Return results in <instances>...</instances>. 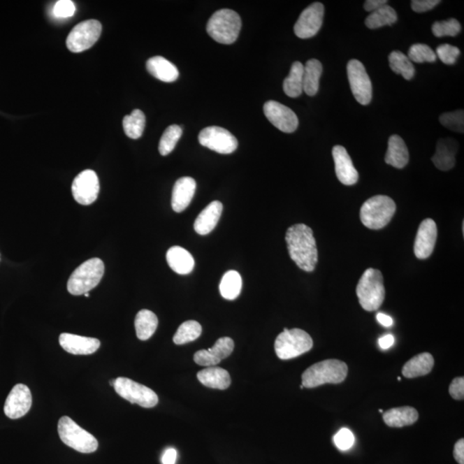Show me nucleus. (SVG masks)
<instances>
[{"label": "nucleus", "mask_w": 464, "mask_h": 464, "mask_svg": "<svg viewBox=\"0 0 464 464\" xmlns=\"http://www.w3.org/2000/svg\"><path fill=\"white\" fill-rule=\"evenodd\" d=\"M242 290V278L239 273L231 270L224 275L220 282L219 291L224 298L234 300L240 295Z\"/></svg>", "instance_id": "473e14b6"}, {"label": "nucleus", "mask_w": 464, "mask_h": 464, "mask_svg": "<svg viewBox=\"0 0 464 464\" xmlns=\"http://www.w3.org/2000/svg\"><path fill=\"white\" fill-rule=\"evenodd\" d=\"M197 379L205 387L226 390L230 387L231 379L229 372L217 366H210L197 373Z\"/></svg>", "instance_id": "a878e982"}, {"label": "nucleus", "mask_w": 464, "mask_h": 464, "mask_svg": "<svg viewBox=\"0 0 464 464\" xmlns=\"http://www.w3.org/2000/svg\"><path fill=\"white\" fill-rule=\"evenodd\" d=\"M110 385H111L112 387H114V386H115V379H112V380H110Z\"/></svg>", "instance_id": "864d4df0"}, {"label": "nucleus", "mask_w": 464, "mask_h": 464, "mask_svg": "<svg viewBox=\"0 0 464 464\" xmlns=\"http://www.w3.org/2000/svg\"><path fill=\"white\" fill-rule=\"evenodd\" d=\"M123 129L127 137L137 140L143 134L145 126V116L140 110H134L123 119Z\"/></svg>", "instance_id": "f704fd0d"}, {"label": "nucleus", "mask_w": 464, "mask_h": 464, "mask_svg": "<svg viewBox=\"0 0 464 464\" xmlns=\"http://www.w3.org/2000/svg\"><path fill=\"white\" fill-rule=\"evenodd\" d=\"M323 73V65L316 59H310L304 66V76H303V86L307 95L313 96L317 95L319 89V82Z\"/></svg>", "instance_id": "c756f323"}, {"label": "nucleus", "mask_w": 464, "mask_h": 464, "mask_svg": "<svg viewBox=\"0 0 464 464\" xmlns=\"http://www.w3.org/2000/svg\"><path fill=\"white\" fill-rule=\"evenodd\" d=\"M75 10L74 3L70 0H59L54 7V15L59 18H67L73 17Z\"/></svg>", "instance_id": "c03bdc74"}, {"label": "nucleus", "mask_w": 464, "mask_h": 464, "mask_svg": "<svg viewBox=\"0 0 464 464\" xmlns=\"http://www.w3.org/2000/svg\"><path fill=\"white\" fill-rule=\"evenodd\" d=\"M147 68L150 74L160 81L171 83L177 80L179 71L177 66L161 56H155L149 59Z\"/></svg>", "instance_id": "393cba45"}, {"label": "nucleus", "mask_w": 464, "mask_h": 464, "mask_svg": "<svg viewBox=\"0 0 464 464\" xmlns=\"http://www.w3.org/2000/svg\"><path fill=\"white\" fill-rule=\"evenodd\" d=\"M332 155L335 161V173L339 181L347 186L357 183L358 173L346 148L342 145H335L332 150Z\"/></svg>", "instance_id": "6ab92c4d"}, {"label": "nucleus", "mask_w": 464, "mask_h": 464, "mask_svg": "<svg viewBox=\"0 0 464 464\" xmlns=\"http://www.w3.org/2000/svg\"><path fill=\"white\" fill-rule=\"evenodd\" d=\"M348 368L345 362L339 359H326L316 363L302 375V385L312 389L325 384H340L345 381Z\"/></svg>", "instance_id": "f03ea898"}, {"label": "nucleus", "mask_w": 464, "mask_h": 464, "mask_svg": "<svg viewBox=\"0 0 464 464\" xmlns=\"http://www.w3.org/2000/svg\"><path fill=\"white\" fill-rule=\"evenodd\" d=\"M304 388H305V387L303 386V385H300V389H301V390H303V389H304Z\"/></svg>", "instance_id": "13d9d810"}, {"label": "nucleus", "mask_w": 464, "mask_h": 464, "mask_svg": "<svg viewBox=\"0 0 464 464\" xmlns=\"http://www.w3.org/2000/svg\"><path fill=\"white\" fill-rule=\"evenodd\" d=\"M435 54L445 65H454L461 52L458 47L451 46L450 44H442L437 48Z\"/></svg>", "instance_id": "79ce46f5"}, {"label": "nucleus", "mask_w": 464, "mask_h": 464, "mask_svg": "<svg viewBox=\"0 0 464 464\" xmlns=\"http://www.w3.org/2000/svg\"><path fill=\"white\" fill-rule=\"evenodd\" d=\"M454 456L459 464H464V440L461 439L456 443Z\"/></svg>", "instance_id": "de8ad7c7"}, {"label": "nucleus", "mask_w": 464, "mask_h": 464, "mask_svg": "<svg viewBox=\"0 0 464 464\" xmlns=\"http://www.w3.org/2000/svg\"><path fill=\"white\" fill-rule=\"evenodd\" d=\"M324 6L315 2L303 10L294 25L295 35L301 39L312 38L320 31L323 25Z\"/></svg>", "instance_id": "ddd939ff"}, {"label": "nucleus", "mask_w": 464, "mask_h": 464, "mask_svg": "<svg viewBox=\"0 0 464 464\" xmlns=\"http://www.w3.org/2000/svg\"><path fill=\"white\" fill-rule=\"evenodd\" d=\"M100 191L99 177L94 171H82L75 177L72 193L75 201L81 205H88L96 201Z\"/></svg>", "instance_id": "4468645a"}, {"label": "nucleus", "mask_w": 464, "mask_h": 464, "mask_svg": "<svg viewBox=\"0 0 464 464\" xmlns=\"http://www.w3.org/2000/svg\"><path fill=\"white\" fill-rule=\"evenodd\" d=\"M84 295L85 296L86 298H89V293H85V294H84Z\"/></svg>", "instance_id": "5fc2aeb1"}, {"label": "nucleus", "mask_w": 464, "mask_h": 464, "mask_svg": "<svg viewBox=\"0 0 464 464\" xmlns=\"http://www.w3.org/2000/svg\"><path fill=\"white\" fill-rule=\"evenodd\" d=\"M461 24L455 18L435 22L432 27L433 34L436 37L456 36L461 32Z\"/></svg>", "instance_id": "ea45409f"}, {"label": "nucleus", "mask_w": 464, "mask_h": 464, "mask_svg": "<svg viewBox=\"0 0 464 464\" xmlns=\"http://www.w3.org/2000/svg\"><path fill=\"white\" fill-rule=\"evenodd\" d=\"M313 347V340L300 328L287 329L277 336L275 349L280 359H291L307 353Z\"/></svg>", "instance_id": "0eeeda50"}, {"label": "nucleus", "mask_w": 464, "mask_h": 464, "mask_svg": "<svg viewBox=\"0 0 464 464\" xmlns=\"http://www.w3.org/2000/svg\"><path fill=\"white\" fill-rule=\"evenodd\" d=\"M58 433L64 444L81 454H92L99 448L96 437L69 417L59 419Z\"/></svg>", "instance_id": "6e6552de"}, {"label": "nucleus", "mask_w": 464, "mask_h": 464, "mask_svg": "<svg viewBox=\"0 0 464 464\" xmlns=\"http://www.w3.org/2000/svg\"><path fill=\"white\" fill-rule=\"evenodd\" d=\"M201 332V325L198 321L193 320L184 321L175 333L173 342L177 345L194 342L200 338Z\"/></svg>", "instance_id": "e433bc0d"}, {"label": "nucleus", "mask_w": 464, "mask_h": 464, "mask_svg": "<svg viewBox=\"0 0 464 464\" xmlns=\"http://www.w3.org/2000/svg\"><path fill=\"white\" fill-rule=\"evenodd\" d=\"M384 160L389 166L396 169H403L409 164V150L401 137L392 136L389 138L388 150Z\"/></svg>", "instance_id": "b1692460"}, {"label": "nucleus", "mask_w": 464, "mask_h": 464, "mask_svg": "<svg viewBox=\"0 0 464 464\" xmlns=\"http://www.w3.org/2000/svg\"><path fill=\"white\" fill-rule=\"evenodd\" d=\"M359 304L366 312H375L383 305L385 298L384 277L377 269L368 268L357 285Z\"/></svg>", "instance_id": "7ed1b4c3"}, {"label": "nucleus", "mask_w": 464, "mask_h": 464, "mask_svg": "<svg viewBox=\"0 0 464 464\" xmlns=\"http://www.w3.org/2000/svg\"><path fill=\"white\" fill-rule=\"evenodd\" d=\"M182 134V129L177 125H172L164 131L159 142V152L162 156L169 155L177 145Z\"/></svg>", "instance_id": "4c0bfd02"}, {"label": "nucleus", "mask_w": 464, "mask_h": 464, "mask_svg": "<svg viewBox=\"0 0 464 464\" xmlns=\"http://www.w3.org/2000/svg\"><path fill=\"white\" fill-rule=\"evenodd\" d=\"M200 144L220 154H231L238 147L237 138L220 126L205 127L198 137Z\"/></svg>", "instance_id": "f8f14e48"}, {"label": "nucleus", "mask_w": 464, "mask_h": 464, "mask_svg": "<svg viewBox=\"0 0 464 464\" xmlns=\"http://www.w3.org/2000/svg\"><path fill=\"white\" fill-rule=\"evenodd\" d=\"M458 151V143L454 138H442L437 142L436 152L432 160L437 169L450 171L455 166V156Z\"/></svg>", "instance_id": "4be33fe9"}, {"label": "nucleus", "mask_w": 464, "mask_h": 464, "mask_svg": "<svg viewBox=\"0 0 464 464\" xmlns=\"http://www.w3.org/2000/svg\"><path fill=\"white\" fill-rule=\"evenodd\" d=\"M222 211L223 205L222 202L219 201L211 202L198 215L196 222L194 224V230H196L198 234L202 235L210 233L211 231L215 230L217 224L219 222Z\"/></svg>", "instance_id": "5701e85b"}, {"label": "nucleus", "mask_w": 464, "mask_h": 464, "mask_svg": "<svg viewBox=\"0 0 464 464\" xmlns=\"http://www.w3.org/2000/svg\"><path fill=\"white\" fill-rule=\"evenodd\" d=\"M398 21V14L391 6L385 5L379 10L373 11L365 20L366 27L372 29L392 25Z\"/></svg>", "instance_id": "72a5a7b5"}, {"label": "nucleus", "mask_w": 464, "mask_h": 464, "mask_svg": "<svg viewBox=\"0 0 464 464\" xmlns=\"http://www.w3.org/2000/svg\"><path fill=\"white\" fill-rule=\"evenodd\" d=\"M177 451L175 449H168L166 452H164L162 458L163 464H175L177 461Z\"/></svg>", "instance_id": "8fccbe9b"}, {"label": "nucleus", "mask_w": 464, "mask_h": 464, "mask_svg": "<svg viewBox=\"0 0 464 464\" xmlns=\"http://www.w3.org/2000/svg\"><path fill=\"white\" fill-rule=\"evenodd\" d=\"M383 419L390 428H399L414 424L418 421L419 414L414 407H400L384 412Z\"/></svg>", "instance_id": "cd10ccee"}, {"label": "nucleus", "mask_w": 464, "mask_h": 464, "mask_svg": "<svg viewBox=\"0 0 464 464\" xmlns=\"http://www.w3.org/2000/svg\"><path fill=\"white\" fill-rule=\"evenodd\" d=\"M136 335L141 340H147L152 338L159 325L158 317L149 310H142L136 317Z\"/></svg>", "instance_id": "7c9ffc66"}, {"label": "nucleus", "mask_w": 464, "mask_h": 464, "mask_svg": "<svg viewBox=\"0 0 464 464\" xmlns=\"http://www.w3.org/2000/svg\"><path fill=\"white\" fill-rule=\"evenodd\" d=\"M441 124L454 132H464V112L458 110L444 113L440 117Z\"/></svg>", "instance_id": "a19ab883"}, {"label": "nucleus", "mask_w": 464, "mask_h": 464, "mask_svg": "<svg viewBox=\"0 0 464 464\" xmlns=\"http://www.w3.org/2000/svg\"><path fill=\"white\" fill-rule=\"evenodd\" d=\"M437 228L432 219L423 220L417 231L414 241V254L418 259L425 260L431 256L435 248Z\"/></svg>", "instance_id": "f3484780"}, {"label": "nucleus", "mask_w": 464, "mask_h": 464, "mask_svg": "<svg viewBox=\"0 0 464 464\" xmlns=\"http://www.w3.org/2000/svg\"><path fill=\"white\" fill-rule=\"evenodd\" d=\"M394 336L392 335L382 336V338L379 340V347L382 348V349L384 350L389 349V348L391 347L393 344H394Z\"/></svg>", "instance_id": "3c124183"}, {"label": "nucleus", "mask_w": 464, "mask_h": 464, "mask_svg": "<svg viewBox=\"0 0 464 464\" xmlns=\"http://www.w3.org/2000/svg\"><path fill=\"white\" fill-rule=\"evenodd\" d=\"M379 412H380L381 414H383V413H384L383 409H380Z\"/></svg>", "instance_id": "6e6d98bb"}, {"label": "nucleus", "mask_w": 464, "mask_h": 464, "mask_svg": "<svg viewBox=\"0 0 464 464\" xmlns=\"http://www.w3.org/2000/svg\"><path fill=\"white\" fill-rule=\"evenodd\" d=\"M32 406V395L25 384L15 385L10 392L3 407L7 417L16 420L24 416Z\"/></svg>", "instance_id": "dca6fc26"}, {"label": "nucleus", "mask_w": 464, "mask_h": 464, "mask_svg": "<svg viewBox=\"0 0 464 464\" xmlns=\"http://www.w3.org/2000/svg\"><path fill=\"white\" fill-rule=\"evenodd\" d=\"M377 320L379 321V323L384 327H391L393 325L392 317L388 315H385L384 313H379L377 315Z\"/></svg>", "instance_id": "603ef678"}, {"label": "nucleus", "mask_w": 464, "mask_h": 464, "mask_svg": "<svg viewBox=\"0 0 464 464\" xmlns=\"http://www.w3.org/2000/svg\"><path fill=\"white\" fill-rule=\"evenodd\" d=\"M59 344L67 353L74 355H89L96 353L101 346L99 339L63 333Z\"/></svg>", "instance_id": "aec40b11"}, {"label": "nucleus", "mask_w": 464, "mask_h": 464, "mask_svg": "<svg viewBox=\"0 0 464 464\" xmlns=\"http://www.w3.org/2000/svg\"><path fill=\"white\" fill-rule=\"evenodd\" d=\"M170 268L178 275H189L194 268V260L188 250L180 246L171 247L166 254Z\"/></svg>", "instance_id": "bb28decb"}, {"label": "nucleus", "mask_w": 464, "mask_h": 464, "mask_svg": "<svg viewBox=\"0 0 464 464\" xmlns=\"http://www.w3.org/2000/svg\"><path fill=\"white\" fill-rule=\"evenodd\" d=\"M396 210L395 201L386 196L370 198L361 209V222L372 230H380L386 226Z\"/></svg>", "instance_id": "39448f33"}, {"label": "nucleus", "mask_w": 464, "mask_h": 464, "mask_svg": "<svg viewBox=\"0 0 464 464\" xmlns=\"http://www.w3.org/2000/svg\"><path fill=\"white\" fill-rule=\"evenodd\" d=\"M196 190V182L192 177L177 180L172 192L171 205L175 212H182L189 207Z\"/></svg>", "instance_id": "412c9836"}, {"label": "nucleus", "mask_w": 464, "mask_h": 464, "mask_svg": "<svg viewBox=\"0 0 464 464\" xmlns=\"http://www.w3.org/2000/svg\"><path fill=\"white\" fill-rule=\"evenodd\" d=\"M115 390L122 398L140 407H153L159 403V396L151 389L127 377L115 379Z\"/></svg>", "instance_id": "1a4fd4ad"}, {"label": "nucleus", "mask_w": 464, "mask_h": 464, "mask_svg": "<svg viewBox=\"0 0 464 464\" xmlns=\"http://www.w3.org/2000/svg\"><path fill=\"white\" fill-rule=\"evenodd\" d=\"M434 366V358L429 353H423L409 359L403 365V375L407 379L428 375L432 372Z\"/></svg>", "instance_id": "c85d7f7f"}, {"label": "nucleus", "mask_w": 464, "mask_h": 464, "mask_svg": "<svg viewBox=\"0 0 464 464\" xmlns=\"http://www.w3.org/2000/svg\"><path fill=\"white\" fill-rule=\"evenodd\" d=\"M303 76H304V66L301 62H294L291 66L289 76L284 80L283 83L284 92L288 96L295 99L304 92Z\"/></svg>", "instance_id": "2f4dec72"}, {"label": "nucleus", "mask_w": 464, "mask_h": 464, "mask_svg": "<svg viewBox=\"0 0 464 464\" xmlns=\"http://www.w3.org/2000/svg\"><path fill=\"white\" fill-rule=\"evenodd\" d=\"M449 392L452 398L461 401L464 398V379L463 377H456L452 380Z\"/></svg>", "instance_id": "49530a36"}, {"label": "nucleus", "mask_w": 464, "mask_h": 464, "mask_svg": "<svg viewBox=\"0 0 464 464\" xmlns=\"http://www.w3.org/2000/svg\"><path fill=\"white\" fill-rule=\"evenodd\" d=\"M104 263L99 258H92L81 264L67 282V290L74 296L83 295L94 289L104 275Z\"/></svg>", "instance_id": "423d86ee"}, {"label": "nucleus", "mask_w": 464, "mask_h": 464, "mask_svg": "<svg viewBox=\"0 0 464 464\" xmlns=\"http://www.w3.org/2000/svg\"><path fill=\"white\" fill-rule=\"evenodd\" d=\"M391 69L396 74H401L406 80L414 78L415 70L412 61L406 55L400 51H394L389 56Z\"/></svg>", "instance_id": "c9c22d12"}, {"label": "nucleus", "mask_w": 464, "mask_h": 464, "mask_svg": "<svg viewBox=\"0 0 464 464\" xmlns=\"http://www.w3.org/2000/svg\"><path fill=\"white\" fill-rule=\"evenodd\" d=\"M102 33V24L97 20H91L77 24L70 32L66 39V46L73 53H81L91 48Z\"/></svg>", "instance_id": "9d476101"}, {"label": "nucleus", "mask_w": 464, "mask_h": 464, "mask_svg": "<svg viewBox=\"0 0 464 464\" xmlns=\"http://www.w3.org/2000/svg\"><path fill=\"white\" fill-rule=\"evenodd\" d=\"M347 69L350 88L355 99L362 106H368L372 99V85L364 65L358 59H351Z\"/></svg>", "instance_id": "9b49d317"}, {"label": "nucleus", "mask_w": 464, "mask_h": 464, "mask_svg": "<svg viewBox=\"0 0 464 464\" xmlns=\"http://www.w3.org/2000/svg\"><path fill=\"white\" fill-rule=\"evenodd\" d=\"M440 3V0H413L411 7L415 13H423L431 10Z\"/></svg>", "instance_id": "a18cd8bd"}, {"label": "nucleus", "mask_w": 464, "mask_h": 464, "mask_svg": "<svg viewBox=\"0 0 464 464\" xmlns=\"http://www.w3.org/2000/svg\"><path fill=\"white\" fill-rule=\"evenodd\" d=\"M387 0H368L365 2L364 8L369 13H373L377 10L381 8L385 5H387Z\"/></svg>", "instance_id": "09e8293b"}, {"label": "nucleus", "mask_w": 464, "mask_h": 464, "mask_svg": "<svg viewBox=\"0 0 464 464\" xmlns=\"http://www.w3.org/2000/svg\"><path fill=\"white\" fill-rule=\"evenodd\" d=\"M398 381H401V380H402V379H401V377H398Z\"/></svg>", "instance_id": "4d7b16f0"}, {"label": "nucleus", "mask_w": 464, "mask_h": 464, "mask_svg": "<svg viewBox=\"0 0 464 464\" xmlns=\"http://www.w3.org/2000/svg\"><path fill=\"white\" fill-rule=\"evenodd\" d=\"M263 110L268 121L282 132L291 133L297 130L298 116L290 108L275 101H268L264 104Z\"/></svg>", "instance_id": "2eb2a0df"}, {"label": "nucleus", "mask_w": 464, "mask_h": 464, "mask_svg": "<svg viewBox=\"0 0 464 464\" xmlns=\"http://www.w3.org/2000/svg\"><path fill=\"white\" fill-rule=\"evenodd\" d=\"M242 27L241 17L235 11L222 9L209 20L207 31L217 43L229 45L237 41Z\"/></svg>", "instance_id": "20e7f679"}, {"label": "nucleus", "mask_w": 464, "mask_h": 464, "mask_svg": "<svg viewBox=\"0 0 464 464\" xmlns=\"http://www.w3.org/2000/svg\"><path fill=\"white\" fill-rule=\"evenodd\" d=\"M334 441L336 447L340 451H347L353 447L354 443V436L349 429L342 428L335 434Z\"/></svg>", "instance_id": "37998d69"}, {"label": "nucleus", "mask_w": 464, "mask_h": 464, "mask_svg": "<svg viewBox=\"0 0 464 464\" xmlns=\"http://www.w3.org/2000/svg\"><path fill=\"white\" fill-rule=\"evenodd\" d=\"M233 350V340L230 338H219L212 348L196 351L194 355V361L197 365L210 368L229 357Z\"/></svg>", "instance_id": "a211bd4d"}, {"label": "nucleus", "mask_w": 464, "mask_h": 464, "mask_svg": "<svg viewBox=\"0 0 464 464\" xmlns=\"http://www.w3.org/2000/svg\"><path fill=\"white\" fill-rule=\"evenodd\" d=\"M286 241L291 259L298 267L308 273L315 270L318 252L312 228L305 224H293L288 228Z\"/></svg>", "instance_id": "f257e3e1"}, {"label": "nucleus", "mask_w": 464, "mask_h": 464, "mask_svg": "<svg viewBox=\"0 0 464 464\" xmlns=\"http://www.w3.org/2000/svg\"><path fill=\"white\" fill-rule=\"evenodd\" d=\"M407 58L415 63L434 62L437 56L428 45L417 43L409 48Z\"/></svg>", "instance_id": "58836bf2"}]
</instances>
